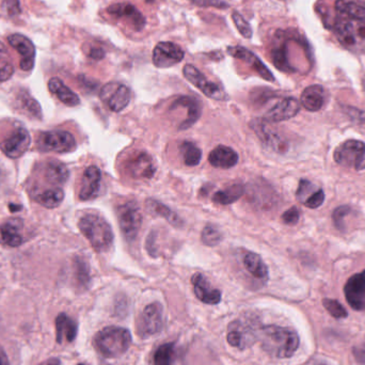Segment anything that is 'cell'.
<instances>
[{
	"mask_svg": "<svg viewBox=\"0 0 365 365\" xmlns=\"http://www.w3.org/2000/svg\"><path fill=\"white\" fill-rule=\"evenodd\" d=\"M333 32L340 43L353 51H365V8L336 0Z\"/></svg>",
	"mask_w": 365,
	"mask_h": 365,
	"instance_id": "cell-1",
	"label": "cell"
},
{
	"mask_svg": "<svg viewBox=\"0 0 365 365\" xmlns=\"http://www.w3.org/2000/svg\"><path fill=\"white\" fill-rule=\"evenodd\" d=\"M257 341L269 355L280 359L293 357L301 344L299 335L293 328L276 325H262Z\"/></svg>",
	"mask_w": 365,
	"mask_h": 365,
	"instance_id": "cell-2",
	"label": "cell"
},
{
	"mask_svg": "<svg viewBox=\"0 0 365 365\" xmlns=\"http://www.w3.org/2000/svg\"><path fill=\"white\" fill-rule=\"evenodd\" d=\"M94 347L104 358H119L132 345V334L123 327L109 326L99 330L93 339Z\"/></svg>",
	"mask_w": 365,
	"mask_h": 365,
	"instance_id": "cell-3",
	"label": "cell"
},
{
	"mask_svg": "<svg viewBox=\"0 0 365 365\" xmlns=\"http://www.w3.org/2000/svg\"><path fill=\"white\" fill-rule=\"evenodd\" d=\"M78 226L96 252H106L110 249L113 243V228L103 217L97 214L84 215Z\"/></svg>",
	"mask_w": 365,
	"mask_h": 365,
	"instance_id": "cell-4",
	"label": "cell"
},
{
	"mask_svg": "<svg viewBox=\"0 0 365 365\" xmlns=\"http://www.w3.org/2000/svg\"><path fill=\"white\" fill-rule=\"evenodd\" d=\"M261 326L257 320L243 318L231 322L226 335L228 344L242 351L248 349L259 340Z\"/></svg>",
	"mask_w": 365,
	"mask_h": 365,
	"instance_id": "cell-5",
	"label": "cell"
},
{
	"mask_svg": "<svg viewBox=\"0 0 365 365\" xmlns=\"http://www.w3.org/2000/svg\"><path fill=\"white\" fill-rule=\"evenodd\" d=\"M334 161L340 166L362 171L365 169V143L360 140H346L336 148Z\"/></svg>",
	"mask_w": 365,
	"mask_h": 365,
	"instance_id": "cell-6",
	"label": "cell"
},
{
	"mask_svg": "<svg viewBox=\"0 0 365 365\" xmlns=\"http://www.w3.org/2000/svg\"><path fill=\"white\" fill-rule=\"evenodd\" d=\"M121 232L128 242L136 239L142 224L139 205L134 201L126 202L117 209Z\"/></svg>",
	"mask_w": 365,
	"mask_h": 365,
	"instance_id": "cell-7",
	"label": "cell"
},
{
	"mask_svg": "<svg viewBox=\"0 0 365 365\" xmlns=\"http://www.w3.org/2000/svg\"><path fill=\"white\" fill-rule=\"evenodd\" d=\"M163 327V307L159 303H153L144 307L136 324V331L141 339H148L159 333Z\"/></svg>",
	"mask_w": 365,
	"mask_h": 365,
	"instance_id": "cell-8",
	"label": "cell"
},
{
	"mask_svg": "<svg viewBox=\"0 0 365 365\" xmlns=\"http://www.w3.org/2000/svg\"><path fill=\"white\" fill-rule=\"evenodd\" d=\"M76 145L74 136L65 130L42 132L36 141V147L40 151L51 153H69L74 151Z\"/></svg>",
	"mask_w": 365,
	"mask_h": 365,
	"instance_id": "cell-9",
	"label": "cell"
},
{
	"mask_svg": "<svg viewBox=\"0 0 365 365\" xmlns=\"http://www.w3.org/2000/svg\"><path fill=\"white\" fill-rule=\"evenodd\" d=\"M182 73L190 84H193L209 99H216V101H226L228 99V95L222 86L207 80L204 74H202L193 65L186 64Z\"/></svg>",
	"mask_w": 365,
	"mask_h": 365,
	"instance_id": "cell-10",
	"label": "cell"
},
{
	"mask_svg": "<svg viewBox=\"0 0 365 365\" xmlns=\"http://www.w3.org/2000/svg\"><path fill=\"white\" fill-rule=\"evenodd\" d=\"M101 101L113 113L124 110L132 99L130 88L120 82H108L99 92Z\"/></svg>",
	"mask_w": 365,
	"mask_h": 365,
	"instance_id": "cell-11",
	"label": "cell"
},
{
	"mask_svg": "<svg viewBox=\"0 0 365 365\" xmlns=\"http://www.w3.org/2000/svg\"><path fill=\"white\" fill-rule=\"evenodd\" d=\"M185 57L182 47L172 42H159L153 51V63L158 69H168L178 64Z\"/></svg>",
	"mask_w": 365,
	"mask_h": 365,
	"instance_id": "cell-12",
	"label": "cell"
},
{
	"mask_svg": "<svg viewBox=\"0 0 365 365\" xmlns=\"http://www.w3.org/2000/svg\"><path fill=\"white\" fill-rule=\"evenodd\" d=\"M346 301L355 311H365V270L353 274L344 286Z\"/></svg>",
	"mask_w": 365,
	"mask_h": 365,
	"instance_id": "cell-13",
	"label": "cell"
},
{
	"mask_svg": "<svg viewBox=\"0 0 365 365\" xmlns=\"http://www.w3.org/2000/svg\"><path fill=\"white\" fill-rule=\"evenodd\" d=\"M250 128L255 130L259 140L269 149L274 150L278 153H284L287 150V143L276 130L269 126L266 121L259 119L253 120L252 122H250Z\"/></svg>",
	"mask_w": 365,
	"mask_h": 365,
	"instance_id": "cell-14",
	"label": "cell"
},
{
	"mask_svg": "<svg viewBox=\"0 0 365 365\" xmlns=\"http://www.w3.org/2000/svg\"><path fill=\"white\" fill-rule=\"evenodd\" d=\"M8 43L21 55L19 65L23 71H32L34 67L36 47L30 38L23 34H14L8 36Z\"/></svg>",
	"mask_w": 365,
	"mask_h": 365,
	"instance_id": "cell-15",
	"label": "cell"
},
{
	"mask_svg": "<svg viewBox=\"0 0 365 365\" xmlns=\"http://www.w3.org/2000/svg\"><path fill=\"white\" fill-rule=\"evenodd\" d=\"M32 143V137L25 128H17L13 134L1 142L0 147L10 158H19L24 155Z\"/></svg>",
	"mask_w": 365,
	"mask_h": 365,
	"instance_id": "cell-16",
	"label": "cell"
},
{
	"mask_svg": "<svg viewBox=\"0 0 365 365\" xmlns=\"http://www.w3.org/2000/svg\"><path fill=\"white\" fill-rule=\"evenodd\" d=\"M301 111V103L294 97H285L279 101L272 108L265 113L264 119L268 123H279L290 120Z\"/></svg>",
	"mask_w": 365,
	"mask_h": 365,
	"instance_id": "cell-17",
	"label": "cell"
},
{
	"mask_svg": "<svg viewBox=\"0 0 365 365\" xmlns=\"http://www.w3.org/2000/svg\"><path fill=\"white\" fill-rule=\"evenodd\" d=\"M228 53L232 57L239 59V60L249 64L259 76L264 78L267 82H274V77L272 73L267 69L266 65L262 62V60L255 54L250 51L247 48L243 47V46H228Z\"/></svg>",
	"mask_w": 365,
	"mask_h": 365,
	"instance_id": "cell-18",
	"label": "cell"
},
{
	"mask_svg": "<svg viewBox=\"0 0 365 365\" xmlns=\"http://www.w3.org/2000/svg\"><path fill=\"white\" fill-rule=\"evenodd\" d=\"M102 172L96 166H90L84 170L80 186V199L89 201L95 199L101 190Z\"/></svg>",
	"mask_w": 365,
	"mask_h": 365,
	"instance_id": "cell-19",
	"label": "cell"
},
{
	"mask_svg": "<svg viewBox=\"0 0 365 365\" xmlns=\"http://www.w3.org/2000/svg\"><path fill=\"white\" fill-rule=\"evenodd\" d=\"M193 292L198 299L205 305H218L221 301V292L213 287L203 274L197 272L191 278Z\"/></svg>",
	"mask_w": 365,
	"mask_h": 365,
	"instance_id": "cell-20",
	"label": "cell"
},
{
	"mask_svg": "<svg viewBox=\"0 0 365 365\" xmlns=\"http://www.w3.org/2000/svg\"><path fill=\"white\" fill-rule=\"evenodd\" d=\"M107 12L115 19L124 17L125 19H128L136 32H140L145 25V19H144L142 13L140 12L139 10H137V8L130 5V3H115L107 9Z\"/></svg>",
	"mask_w": 365,
	"mask_h": 365,
	"instance_id": "cell-21",
	"label": "cell"
},
{
	"mask_svg": "<svg viewBox=\"0 0 365 365\" xmlns=\"http://www.w3.org/2000/svg\"><path fill=\"white\" fill-rule=\"evenodd\" d=\"M128 172L134 178H153L156 167L149 154L140 153L128 163Z\"/></svg>",
	"mask_w": 365,
	"mask_h": 365,
	"instance_id": "cell-22",
	"label": "cell"
},
{
	"mask_svg": "<svg viewBox=\"0 0 365 365\" xmlns=\"http://www.w3.org/2000/svg\"><path fill=\"white\" fill-rule=\"evenodd\" d=\"M209 161L215 168H233L238 163V154L232 148L218 145L209 153Z\"/></svg>",
	"mask_w": 365,
	"mask_h": 365,
	"instance_id": "cell-23",
	"label": "cell"
},
{
	"mask_svg": "<svg viewBox=\"0 0 365 365\" xmlns=\"http://www.w3.org/2000/svg\"><path fill=\"white\" fill-rule=\"evenodd\" d=\"M22 226V221L13 219L0 226V244L8 247H19L22 245L24 242L21 234Z\"/></svg>",
	"mask_w": 365,
	"mask_h": 365,
	"instance_id": "cell-24",
	"label": "cell"
},
{
	"mask_svg": "<svg viewBox=\"0 0 365 365\" xmlns=\"http://www.w3.org/2000/svg\"><path fill=\"white\" fill-rule=\"evenodd\" d=\"M56 331H57L58 343L75 341L78 332V325L73 318L65 313H61L56 318Z\"/></svg>",
	"mask_w": 365,
	"mask_h": 365,
	"instance_id": "cell-25",
	"label": "cell"
},
{
	"mask_svg": "<svg viewBox=\"0 0 365 365\" xmlns=\"http://www.w3.org/2000/svg\"><path fill=\"white\" fill-rule=\"evenodd\" d=\"M184 107L187 109V118L180 124V130H187L195 124L201 117V105L199 101L190 96H180L173 103L172 108Z\"/></svg>",
	"mask_w": 365,
	"mask_h": 365,
	"instance_id": "cell-26",
	"label": "cell"
},
{
	"mask_svg": "<svg viewBox=\"0 0 365 365\" xmlns=\"http://www.w3.org/2000/svg\"><path fill=\"white\" fill-rule=\"evenodd\" d=\"M301 104L307 110L316 113L322 108L325 104V90L320 84L307 86L301 94Z\"/></svg>",
	"mask_w": 365,
	"mask_h": 365,
	"instance_id": "cell-27",
	"label": "cell"
},
{
	"mask_svg": "<svg viewBox=\"0 0 365 365\" xmlns=\"http://www.w3.org/2000/svg\"><path fill=\"white\" fill-rule=\"evenodd\" d=\"M48 89L54 95L57 96L58 99L64 105L70 106V107H75V106L80 105V99L75 92L65 86L62 80H59L57 77H54L49 82H48Z\"/></svg>",
	"mask_w": 365,
	"mask_h": 365,
	"instance_id": "cell-28",
	"label": "cell"
},
{
	"mask_svg": "<svg viewBox=\"0 0 365 365\" xmlns=\"http://www.w3.org/2000/svg\"><path fill=\"white\" fill-rule=\"evenodd\" d=\"M145 207H147L148 211L153 216L161 217V218L166 219L171 226H176V228H180L182 226V219L176 214V211H173L170 207L163 204L161 202L156 201L154 199H148L145 201Z\"/></svg>",
	"mask_w": 365,
	"mask_h": 365,
	"instance_id": "cell-29",
	"label": "cell"
},
{
	"mask_svg": "<svg viewBox=\"0 0 365 365\" xmlns=\"http://www.w3.org/2000/svg\"><path fill=\"white\" fill-rule=\"evenodd\" d=\"M243 263L246 270L257 280L264 282V283L268 280V268L259 255L253 252L246 253Z\"/></svg>",
	"mask_w": 365,
	"mask_h": 365,
	"instance_id": "cell-30",
	"label": "cell"
},
{
	"mask_svg": "<svg viewBox=\"0 0 365 365\" xmlns=\"http://www.w3.org/2000/svg\"><path fill=\"white\" fill-rule=\"evenodd\" d=\"M45 178L53 185H62L69 178V170L60 161H51L46 165Z\"/></svg>",
	"mask_w": 365,
	"mask_h": 365,
	"instance_id": "cell-31",
	"label": "cell"
},
{
	"mask_svg": "<svg viewBox=\"0 0 365 365\" xmlns=\"http://www.w3.org/2000/svg\"><path fill=\"white\" fill-rule=\"evenodd\" d=\"M245 189L240 184L228 186L226 189L219 190L213 197V201L217 204L228 205L238 201L244 195Z\"/></svg>",
	"mask_w": 365,
	"mask_h": 365,
	"instance_id": "cell-32",
	"label": "cell"
},
{
	"mask_svg": "<svg viewBox=\"0 0 365 365\" xmlns=\"http://www.w3.org/2000/svg\"><path fill=\"white\" fill-rule=\"evenodd\" d=\"M36 199L42 207L46 209H56L62 203L64 199V192L59 187L51 188L36 196Z\"/></svg>",
	"mask_w": 365,
	"mask_h": 365,
	"instance_id": "cell-33",
	"label": "cell"
},
{
	"mask_svg": "<svg viewBox=\"0 0 365 365\" xmlns=\"http://www.w3.org/2000/svg\"><path fill=\"white\" fill-rule=\"evenodd\" d=\"M174 360H176V344L174 343L163 344L154 353V365H172Z\"/></svg>",
	"mask_w": 365,
	"mask_h": 365,
	"instance_id": "cell-34",
	"label": "cell"
},
{
	"mask_svg": "<svg viewBox=\"0 0 365 365\" xmlns=\"http://www.w3.org/2000/svg\"><path fill=\"white\" fill-rule=\"evenodd\" d=\"M184 163L188 167H196L199 165L202 158V151L193 142L184 141L180 144Z\"/></svg>",
	"mask_w": 365,
	"mask_h": 365,
	"instance_id": "cell-35",
	"label": "cell"
},
{
	"mask_svg": "<svg viewBox=\"0 0 365 365\" xmlns=\"http://www.w3.org/2000/svg\"><path fill=\"white\" fill-rule=\"evenodd\" d=\"M14 74V67L10 60L7 48L0 42V82L10 80Z\"/></svg>",
	"mask_w": 365,
	"mask_h": 365,
	"instance_id": "cell-36",
	"label": "cell"
},
{
	"mask_svg": "<svg viewBox=\"0 0 365 365\" xmlns=\"http://www.w3.org/2000/svg\"><path fill=\"white\" fill-rule=\"evenodd\" d=\"M222 233L221 231L213 224H207L203 231H202L201 240L202 243L209 247H214V246L219 245L221 240H222Z\"/></svg>",
	"mask_w": 365,
	"mask_h": 365,
	"instance_id": "cell-37",
	"label": "cell"
},
{
	"mask_svg": "<svg viewBox=\"0 0 365 365\" xmlns=\"http://www.w3.org/2000/svg\"><path fill=\"white\" fill-rule=\"evenodd\" d=\"M322 305L328 311V313L336 320H342V318H346V317L349 316V312L338 301L330 299V298H325L324 301H322Z\"/></svg>",
	"mask_w": 365,
	"mask_h": 365,
	"instance_id": "cell-38",
	"label": "cell"
},
{
	"mask_svg": "<svg viewBox=\"0 0 365 365\" xmlns=\"http://www.w3.org/2000/svg\"><path fill=\"white\" fill-rule=\"evenodd\" d=\"M232 19H233L234 24H235L236 28L238 32L244 38H251L252 36V28L250 27L249 23L244 19L243 15L234 11L232 13Z\"/></svg>",
	"mask_w": 365,
	"mask_h": 365,
	"instance_id": "cell-39",
	"label": "cell"
},
{
	"mask_svg": "<svg viewBox=\"0 0 365 365\" xmlns=\"http://www.w3.org/2000/svg\"><path fill=\"white\" fill-rule=\"evenodd\" d=\"M318 188L311 182L310 180H301L298 186L297 192H296V198H297L301 203H305V200L312 195L313 192L316 191Z\"/></svg>",
	"mask_w": 365,
	"mask_h": 365,
	"instance_id": "cell-40",
	"label": "cell"
},
{
	"mask_svg": "<svg viewBox=\"0 0 365 365\" xmlns=\"http://www.w3.org/2000/svg\"><path fill=\"white\" fill-rule=\"evenodd\" d=\"M351 207H347V205L339 207L333 211L332 220H333L334 226H335L338 230L344 231V228H345V222H344V220H345L346 217L351 214Z\"/></svg>",
	"mask_w": 365,
	"mask_h": 365,
	"instance_id": "cell-41",
	"label": "cell"
},
{
	"mask_svg": "<svg viewBox=\"0 0 365 365\" xmlns=\"http://www.w3.org/2000/svg\"><path fill=\"white\" fill-rule=\"evenodd\" d=\"M22 105L25 110L28 111L30 115L36 117V118H41V107H40V105H38L36 99L25 94L22 97Z\"/></svg>",
	"mask_w": 365,
	"mask_h": 365,
	"instance_id": "cell-42",
	"label": "cell"
},
{
	"mask_svg": "<svg viewBox=\"0 0 365 365\" xmlns=\"http://www.w3.org/2000/svg\"><path fill=\"white\" fill-rule=\"evenodd\" d=\"M76 276L77 280L82 286H86L89 284L90 274L89 267L82 259H78L76 262Z\"/></svg>",
	"mask_w": 365,
	"mask_h": 365,
	"instance_id": "cell-43",
	"label": "cell"
},
{
	"mask_svg": "<svg viewBox=\"0 0 365 365\" xmlns=\"http://www.w3.org/2000/svg\"><path fill=\"white\" fill-rule=\"evenodd\" d=\"M325 201V192L322 188H318L316 191L313 192L312 195L310 197L307 198L305 200L303 205L305 207H309L311 209H318V207H322V203Z\"/></svg>",
	"mask_w": 365,
	"mask_h": 365,
	"instance_id": "cell-44",
	"label": "cell"
},
{
	"mask_svg": "<svg viewBox=\"0 0 365 365\" xmlns=\"http://www.w3.org/2000/svg\"><path fill=\"white\" fill-rule=\"evenodd\" d=\"M299 218H301V213H299L296 207H291L282 215V221H283L284 224H288V226L297 224Z\"/></svg>",
	"mask_w": 365,
	"mask_h": 365,
	"instance_id": "cell-45",
	"label": "cell"
},
{
	"mask_svg": "<svg viewBox=\"0 0 365 365\" xmlns=\"http://www.w3.org/2000/svg\"><path fill=\"white\" fill-rule=\"evenodd\" d=\"M189 1L199 7H214L218 9H226L228 7V3L222 0H189Z\"/></svg>",
	"mask_w": 365,
	"mask_h": 365,
	"instance_id": "cell-46",
	"label": "cell"
},
{
	"mask_svg": "<svg viewBox=\"0 0 365 365\" xmlns=\"http://www.w3.org/2000/svg\"><path fill=\"white\" fill-rule=\"evenodd\" d=\"M5 10H7L8 14L10 16H16L21 13V3H19V0H5L3 3Z\"/></svg>",
	"mask_w": 365,
	"mask_h": 365,
	"instance_id": "cell-47",
	"label": "cell"
},
{
	"mask_svg": "<svg viewBox=\"0 0 365 365\" xmlns=\"http://www.w3.org/2000/svg\"><path fill=\"white\" fill-rule=\"evenodd\" d=\"M353 355L359 364L365 365V340L358 345L353 346Z\"/></svg>",
	"mask_w": 365,
	"mask_h": 365,
	"instance_id": "cell-48",
	"label": "cell"
},
{
	"mask_svg": "<svg viewBox=\"0 0 365 365\" xmlns=\"http://www.w3.org/2000/svg\"><path fill=\"white\" fill-rule=\"evenodd\" d=\"M346 113H349L353 120L357 121L360 124H365V111L359 110V109L353 108V107H347Z\"/></svg>",
	"mask_w": 365,
	"mask_h": 365,
	"instance_id": "cell-49",
	"label": "cell"
},
{
	"mask_svg": "<svg viewBox=\"0 0 365 365\" xmlns=\"http://www.w3.org/2000/svg\"><path fill=\"white\" fill-rule=\"evenodd\" d=\"M89 57L91 58V59H93V60H102L104 57H105V51H104V49H102V48L99 47H91L90 48Z\"/></svg>",
	"mask_w": 365,
	"mask_h": 365,
	"instance_id": "cell-50",
	"label": "cell"
},
{
	"mask_svg": "<svg viewBox=\"0 0 365 365\" xmlns=\"http://www.w3.org/2000/svg\"><path fill=\"white\" fill-rule=\"evenodd\" d=\"M0 365H10L9 359L3 346L0 345Z\"/></svg>",
	"mask_w": 365,
	"mask_h": 365,
	"instance_id": "cell-51",
	"label": "cell"
},
{
	"mask_svg": "<svg viewBox=\"0 0 365 365\" xmlns=\"http://www.w3.org/2000/svg\"><path fill=\"white\" fill-rule=\"evenodd\" d=\"M38 365H61V361L60 359L51 358L48 359V360L44 361V362H42L41 364Z\"/></svg>",
	"mask_w": 365,
	"mask_h": 365,
	"instance_id": "cell-52",
	"label": "cell"
},
{
	"mask_svg": "<svg viewBox=\"0 0 365 365\" xmlns=\"http://www.w3.org/2000/svg\"><path fill=\"white\" fill-rule=\"evenodd\" d=\"M316 365H329V364H327L326 362H320V363H317Z\"/></svg>",
	"mask_w": 365,
	"mask_h": 365,
	"instance_id": "cell-53",
	"label": "cell"
},
{
	"mask_svg": "<svg viewBox=\"0 0 365 365\" xmlns=\"http://www.w3.org/2000/svg\"><path fill=\"white\" fill-rule=\"evenodd\" d=\"M147 1H149V3H151V1H153V0H147Z\"/></svg>",
	"mask_w": 365,
	"mask_h": 365,
	"instance_id": "cell-54",
	"label": "cell"
},
{
	"mask_svg": "<svg viewBox=\"0 0 365 365\" xmlns=\"http://www.w3.org/2000/svg\"><path fill=\"white\" fill-rule=\"evenodd\" d=\"M78 365H84V364H82V363H80V364H78Z\"/></svg>",
	"mask_w": 365,
	"mask_h": 365,
	"instance_id": "cell-55",
	"label": "cell"
}]
</instances>
